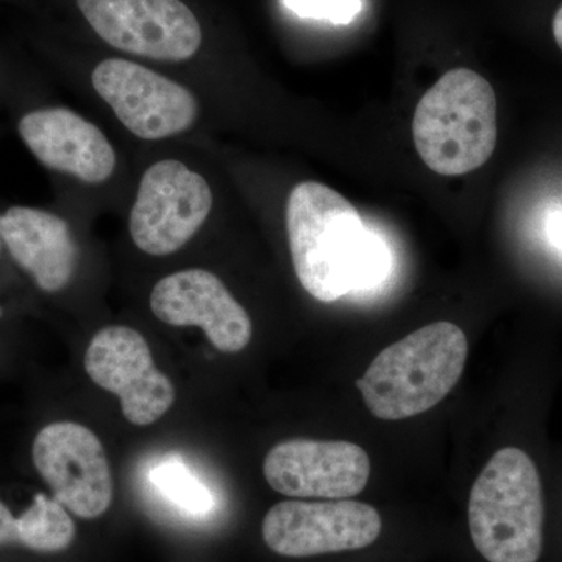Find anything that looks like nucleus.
I'll return each instance as SVG.
<instances>
[{"instance_id": "f257e3e1", "label": "nucleus", "mask_w": 562, "mask_h": 562, "mask_svg": "<svg viewBox=\"0 0 562 562\" xmlns=\"http://www.w3.org/2000/svg\"><path fill=\"white\" fill-rule=\"evenodd\" d=\"M286 228L295 276L316 301L336 302L372 286L390 268L382 239L344 195L319 181H303L291 191Z\"/></svg>"}, {"instance_id": "f03ea898", "label": "nucleus", "mask_w": 562, "mask_h": 562, "mask_svg": "<svg viewBox=\"0 0 562 562\" xmlns=\"http://www.w3.org/2000/svg\"><path fill=\"white\" fill-rule=\"evenodd\" d=\"M468 353L458 325L435 322L380 351L357 386L376 419H408L430 412L453 391Z\"/></svg>"}, {"instance_id": "7ed1b4c3", "label": "nucleus", "mask_w": 562, "mask_h": 562, "mask_svg": "<svg viewBox=\"0 0 562 562\" xmlns=\"http://www.w3.org/2000/svg\"><path fill=\"white\" fill-rule=\"evenodd\" d=\"M497 136L494 88L472 69L443 74L414 111V146L439 176H464L482 168L494 154Z\"/></svg>"}, {"instance_id": "20e7f679", "label": "nucleus", "mask_w": 562, "mask_h": 562, "mask_svg": "<svg viewBox=\"0 0 562 562\" xmlns=\"http://www.w3.org/2000/svg\"><path fill=\"white\" fill-rule=\"evenodd\" d=\"M472 542L487 562H538L543 546L541 476L530 454H492L469 497Z\"/></svg>"}, {"instance_id": "39448f33", "label": "nucleus", "mask_w": 562, "mask_h": 562, "mask_svg": "<svg viewBox=\"0 0 562 562\" xmlns=\"http://www.w3.org/2000/svg\"><path fill=\"white\" fill-rule=\"evenodd\" d=\"M213 209V192L201 173L181 161L155 162L140 179L131 213L133 243L144 254L166 257L191 241Z\"/></svg>"}, {"instance_id": "423d86ee", "label": "nucleus", "mask_w": 562, "mask_h": 562, "mask_svg": "<svg viewBox=\"0 0 562 562\" xmlns=\"http://www.w3.org/2000/svg\"><path fill=\"white\" fill-rule=\"evenodd\" d=\"M92 31L114 49L162 61L201 49L198 18L181 0H77Z\"/></svg>"}, {"instance_id": "0eeeda50", "label": "nucleus", "mask_w": 562, "mask_h": 562, "mask_svg": "<svg viewBox=\"0 0 562 562\" xmlns=\"http://www.w3.org/2000/svg\"><path fill=\"white\" fill-rule=\"evenodd\" d=\"M382 517L368 503L355 501L277 503L262 520V539L286 558L351 552L372 546Z\"/></svg>"}, {"instance_id": "6e6552de", "label": "nucleus", "mask_w": 562, "mask_h": 562, "mask_svg": "<svg viewBox=\"0 0 562 562\" xmlns=\"http://www.w3.org/2000/svg\"><path fill=\"white\" fill-rule=\"evenodd\" d=\"M33 464L55 501L81 519H98L113 502V476L101 439L85 425L55 422L36 435Z\"/></svg>"}, {"instance_id": "1a4fd4ad", "label": "nucleus", "mask_w": 562, "mask_h": 562, "mask_svg": "<svg viewBox=\"0 0 562 562\" xmlns=\"http://www.w3.org/2000/svg\"><path fill=\"white\" fill-rule=\"evenodd\" d=\"M92 87L124 127L140 139L179 135L199 116V103L190 90L138 63L121 58L99 63Z\"/></svg>"}, {"instance_id": "9d476101", "label": "nucleus", "mask_w": 562, "mask_h": 562, "mask_svg": "<svg viewBox=\"0 0 562 562\" xmlns=\"http://www.w3.org/2000/svg\"><path fill=\"white\" fill-rule=\"evenodd\" d=\"M85 371L99 387L117 395L125 419L138 427L161 419L176 401L173 384L155 366L149 344L124 325L95 333L85 353Z\"/></svg>"}, {"instance_id": "9b49d317", "label": "nucleus", "mask_w": 562, "mask_h": 562, "mask_svg": "<svg viewBox=\"0 0 562 562\" xmlns=\"http://www.w3.org/2000/svg\"><path fill=\"white\" fill-rule=\"evenodd\" d=\"M262 473L286 497L346 501L368 486L371 458L353 442L291 439L269 450Z\"/></svg>"}, {"instance_id": "f8f14e48", "label": "nucleus", "mask_w": 562, "mask_h": 562, "mask_svg": "<svg viewBox=\"0 0 562 562\" xmlns=\"http://www.w3.org/2000/svg\"><path fill=\"white\" fill-rule=\"evenodd\" d=\"M150 308L157 319L173 327H199L224 353H238L251 341V319L220 277L188 269L155 284Z\"/></svg>"}, {"instance_id": "ddd939ff", "label": "nucleus", "mask_w": 562, "mask_h": 562, "mask_svg": "<svg viewBox=\"0 0 562 562\" xmlns=\"http://www.w3.org/2000/svg\"><path fill=\"white\" fill-rule=\"evenodd\" d=\"M20 135L46 168L85 183H103L116 168V154L101 128L68 109L25 114Z\"/></svg>"}, {"instance_id": "4468645a", "label": "nucleus", "mask_w": 562, "mask_h": 562, "mask_svg": "<svg viewBox=\"0 0 562 562\" xmlns=\"http://www.w3.org/2000/svg\"><path fill=\"white\" fill-rule=\"evenodd\" d=\"M0 238L41 290L58 292L72 280L79 249L68 222L57 214L13 206L0 216Z\"/></svg>"}, {"instance_id": "2eb2a0df", "label": "nucleus", "mask_w": 562, "mask_h": 562, "mask_svg": "<svg viewBox=\"0 0 562 562\" xmlns=\"http://www.w3.org/2000/svg\"><path fill=\"white\" fill-rule=\"evenodd\" d=\"M76 538V525L68 509L46 494H36L31 508L20 519L0 502V546L21 543L41 553L68 549Z\"/></svg>"}, {"instance_id": "dca6fc26", "label": "nucleus", "mask_w": 562, "mask_h": 562, "mask_svg": "<svg viewBox=\"0 0 562 562\" xmlns=\"http://www.w3.org/2000/svg\"><path fill=\"white\" fill-rule=\"evenodd\" d=\"M149 483L162 501L187 516L206 517L216 506L213 490L180 458H165L151 465Z\"/></svg>"}, {"instance_id": "f3484780", "label": "nucleus", "mask_w": 562, "mask_h": 562, "mask_svg": "<svg viewBox=\"0 0 562 562\" xmlns=\"http://www.w3.org/2000/svg\"><path fill=\"white\" fill-rule=\"evenodd\" d=\"M284 5L306 20L330 21L331 24H350L360 14L361 0H283Z\"/></svg>"}, {"instance_id": "a211bd4d", "label": "nucleus", "mask_w": 562, "mask_h": 562, "mask_svg": "<svg viewBox=\"0 0 562 562\" xmlns=\"http://www.w3.org/2000/svg\"><path fill=\"white\" fill-rule=\"evenodd\" d=\"M549 235L554 246L562 250V210L554 211L549 220Z\"/></svg>"}, {"instance_id": "6ab92c4d", "label": "nucleus", "mask_w": 562, "mask_h": 562, "mask_svg": "<svg viewBox=\"0 0 562 562\" xmlns=\"http://www.w3.org/2000/svg\"><path fill=\"white\" fill-rule=\"evenodd\" d=\"M553 36L557 41L558 46L562 50V5L558 9L557 14L553 18Z\"/></svg>"}]
</instances>
